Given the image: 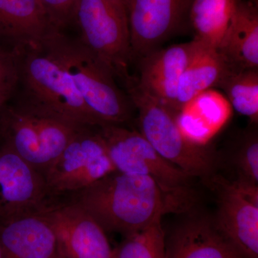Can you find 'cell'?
<instances>
[{"label":"cell","instance_id":"6da1fadb","mask_svg":"<svg viewBox=\"0 0 258 258\" xmlns=\"http://www.w3.org/2000/svg\"><path fill=\"white\" fill-rule=\"evenodd\" d=\"M59 200L77 205L105 232L123 237L161 221L166 214L187 213L194 205L190 189H168L149 176L118 171Z\"/></svg>","mask_w":258,"mask_h":258},{"label":"cell","instance_id":"7a4b0ae2","mask_svg":"<svg viewBox=\"0 0 258 258\" xmlns=\"http://www.w3.org/2000/svg\"><path fill=\"white\" fill-rule=\"evenodd\" d=\"M58 61L74 81L98 124L125 125L134 108L128 95L118 87L114 75L79 38L54 30L41 45Z\"/></svg>","mask_w":258,"mask_h":258},{"label":"cell","instance_id":"3957f363","mask_svg":"<svg viewBox=\"0 0 258 258\" xmlns=\"http://www.w3.org/2000/svg\"><path fill=\"white\" fill-rule=\"evenodd\" d=\"M18 58L20 104L87 126L99 125L62 64L43 47L13 48Z\"/></svg>","mask_w":258,"mask_h":258},{"label":"cell","instance_id":"277c9868","mask_svg":"<svg viewBox=\"0 0 258 258\" xmlns=\"http://www.w3.org/2000/svg\"><path fill=\"white\" fill-rule=\"evenodd\" d=\"M128 95L137 111L139 132L158 154L191 176L206 179L214 174L216 155L207 147L189 143L180 132L175 113L133 83Z\"/></svg>","mask_w":258,"mask_h":258},{"label":"cell","instance_id":"5b68a950","mask_svg":"<svg viewBox=\"0 0 258 258\" xmlns=\"http://www.w3.org/2000/svg\"><path fill=\"white\" fill-rule=\"evenodd\" d=\"M73 20L79 26L80 41L129 86L128 67L133 58L127 18L109 0H78Z\"/></svg>","mask_w":258,"mask_h":258},{"label":"cell","instance_id":"8992f818","mask_svg":"<svg viewBox=\"0 0 258 258\" xmlns=\"http://www.w3.org/2000/svg\"><path fill=\"white\" fill-rule=\"evenodd\" d=\"M97 126L80 129L43 174L51 200L79 192L115 171Z\"/></svg>","mask_w":258,"mask_h":258},{"label":"cell","instance_id":"52a82bcc","mask_svg":"<svg viewBox=\"0 0 258 258\" xmlns=\"http://www.w3.org/2000/svg\"><path fill=\"white\" fill-rule=\"evenodd\" d=\"M97 128L115 171L149 176L168 189H189L192 177L161 157L139 131L110 123Z\"/></svg>","mask_w":258,"mask_h":258},{"label":"cell","instance_id":"ba28073f","mask_svg":"<svg viewBox=\"0 0 258 258\" xmlns=\"http://www.w3.org/2000/svg\"><path fill=\"white\" fill-rule=\"evenodd\" d=\"M207 183L217 195L213 220L245 258H258V185L212 174Z\"/></svg>","mask_w":258,"mask_h":258},{"label":"cell","instance_id":"9c48e42d","mask_svg":"<svg viewBox=\"0 0 258 258\" xmlns=\"http://www.w3.org/2000/svg\"><path fill=\"white\" fill-rule=\"evenodd\" d=\"M40 212L53 229L64 258H113L106 232L81 207L57 200Z\"/></svg>","mask_w":258,"mask_h":258},{"label":"cell","instance_id":"30bf717a","mask_svg":"<svg viewBox=\"0 0 258 258\" xmlns=\"http://www.w3.org/2000/svg\"><path fill=\"white\" fill-rule=\"evenodd\" d=\"M51 202L43 176L0 141V222L42 211Z\"/></svg>","mask_w":258,"mask_h":258},{"label":"cell","instance_id":"8fae6325","mask_svg":"<svg viewBox=\"0 0 258 258\" xmlns=\"http://www.w3.org/2000/svg\"><path fill=\"white\" fill-rule=\"evenodd\" d=\"M192 0H128L127 21L132 55L144 57L161 47L189 15Z\"/></svg>","mask_w":258,"mask_h":258},{"label":"cell","instance_id":"7c38bea8","mask_svg":"<svg viewBox=\"0 0 258 258\" xmlns=\"http://www.w3.org/2000/svg\"><path fill=\"white\" fill-rule=\"evenodd\" d=\"M195 40L159 47L139 59L136 86L176 113V98L181 74L201 48Z\"/></svg>","mask_w":258,"mask_h":258},{"label":"cell","instance_id":"4fadbf2b","mask_svg":"<svg viewBox=\"0 0 258 258\" xmlns=\"http://www.w3.org/2000/svg\"><path fill=\"white\" fill-rule=\"evenodd\" d=\"M165 237V258H245L217 229L213 217L191 211Z\"/></svg>","mask_w":258,"mask_h":258},{"label":"cell","instance_id":"5bb4252c","mask_svg":"<svg viewBox=\"0 0 258 258\" xmlns=\"http://www.w3.org/2000/svg\"><path fill=\"white\" fill-rule=\"evenodd\" d=\"M232 111L225 95L210 88L185 103L175 113V120L189 143L207 147L230 120Z\"/></svg>","mask_w":258,"mask_h":258},{"label":"cell","instance_id":"9a60e30c","mask_svg":"<svg viewBox=\"0 0 258 258\" xmlns=\"http://www.w3.org/2000/svg\"><path fill=\"white\" fill-rule=\"evenodd\" d=\"M5 258H52L58 251L55 232L39 212L0 222Z\"/></svg>","mask_w":258,"mask_h":258},{"label":"cell","instance_id":"2e32d148","mask_svg":"<svg viewBox=\"0 0 258 258\" xmlns=\"http://www.w3.org/2000/svg\"><path fill=\"white\" fill-rule=\"evenodd\" d=\"M55 30L40 0H0V36L14 48L41 46Z\"/></svg>","mask_w":258,"mask_h":258},{"label":"cell","instance_id":"e0dca14e","mask_svg":"<svg viewBox=\"0 0 258 258\" xmlns=\"http://www.w3.org/2000/svg\"><path fill=\"white\" fill-rule=\"evenodd\" d=\"M235 69H258L257 0H235L232 21L218 49Z\"/></svg>","mask_w":258,"mask_h":258},{"label":"cell","instance_id":"ac0fdd59","mask_svg":"<svg viewBox=\"0 0 258 258\" xmlns=\"http://www.w3.org/2000/svg\"><path fill=\"white\" fill-rule=\"evenodd\" d=\"M230 68L218 50L202 45L180 77L176 113L200 93L217 87Z\"/></svg>","mask_w":258,"mask_h":258},{"label":"cell","instance_id":"d6986e66","mask_svg":"<svg viewBox=\"0 0 258 258\" xmlns=\"http://www.w3.org/2000/svg\"><path fill=\"white\" fill-rule=\"evenodd\" d=\"M235 0H192L189 10L195 40L218 50L232 21Z\"/></svg>","mask_w":258,"mask_h":258},{"label":"cell","instance_id":"ffe728a7","mask_svg":"<svg viewBox=\"0 0 258 258\" xmlns=\"http://www.w3.org/2000/svg\"><path fill=\"white\" fill-rule=\"evenodd\" d=\"M217 87L224 91L232 109L247 117L251 124L258 122V69L230 68Z\"/></svg>","mask_w":258,"mask_h":258},{"label":"cell","instance_id":"44dd1931","mask_svg":"<svg viewBox=\"0 0 258 258\" xmlns=\"http://www.w3.org/2000/svg\"><path fill=\"white\" fill-rule=\"evenodd\" d=\"M165 233L161 221L124 237L113 258H165Z\"/></svg>","mask_w":258,"mask_h":258},{"label":"cell","instance_id":"7402d4cb","mask_svg":"<svg viewBox=\"0 0 258 258\" xmlns=\"http://www.w3.org/2000/svg\"><path fill=\"white\" fill-rule=\"evenodd\" d=\"M255 125L244 131L231 152L232 179L258 185V135Z\"/></svg>","mask_w":258,"mask_h":258},{"label":"cell","instance_id":"603a6c76","mask_svg":"<svg viewBox=\"0 0 258 258\" xmlns=\"http://www.w3.org/2000/svg\"><path fill=\"white\" fill-rule=\"evenodd\" d=\"M19 86V67L16 53L0 50V113L9 102Z\"/></svg>","mask_w":258,"mask_h":258},{"label":"cell","instance_id":"cb8c5ba5","mask_svg":"<svg viewBox=\"0 0 258 258\" xmlns=\"http://www.w3.org/2000/svg\"><path fill=\"white\" fill-rule=\"evenodd\" d=\"M45 8L52 26L61 30L73 20L78 0H40Z\"/></svg>","mask_w":258,"mask_h":258},{"label":"cell","instance_id":"d4e9b609","mask_svg":"<svg viewBox=\"0 0 258 258\" xmlns=\"http://www.w3.org/2000/svg\"><path fill=\"white\" fill-rule=\"evenodd\" d=\"M110 2L114 5L115 8H117L122 15L126 17V6L127 1L128 0H109Z\"/></svg>","mask_w":258,"mask_h":258},{"label":"cell","instance_id":"484cf974","mask_svg":"<svg viewBox=\"0 0 258 258\" xmlns=\"http://www.w3.org/2000/svg\"><path fill=\"white\" fill-rule=\"evenodd\" d=\"M52 258H64L63 256H62V254L60 253V252H59V250L57 251V253L55 254V255L53 256Z\"/></svg>","mask_w":258,"mask_h":258},{"label":"cell","instance_id":"4316f807","mask_svg":"<svg viewBox=\"0 0 258 258\" xmlns=\"http://www.w3.org/2000/svg\"><path fill=\"white\" fill-rule=\"evenodd\" d=\"M0 258H5L4 252H3V246H2L1 242H0Z\"/></svg>","mask_w":258,"mask_h":258},{"label":"cell","instance_id":"83f0119b","mask_svg":"<svg viewBox=\"0 0 258 258\" xmlns=\"http://www.w3.org/2000/svg\"><path fill=\"white\" fill-rule=\"evenodd\" d=\"M1 49H3V48H1V47H0V50H1Z\"/></svg>","mask_w":258,"mask_h":258}]
</instances>
